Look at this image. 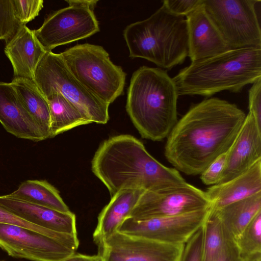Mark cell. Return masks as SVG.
I'll list each match as a JSON object with an SVG mask.
<instances>
[{
    "label": "cell",
    "mask_w": 261,
    "mask_h": 261,
    "mask_svg": "<svg viewBox=\"0 0 261 261\" xmlns=\"http://www.w3.org/2000/svg\"><path fill=\"white\" fill-rule=\"evenodd\" d=\"M246 116L236 105L217 97L192 105L167 137L166 159L185 174H200L229 149Z\"/></svg>",
    "instance_id": "1"
},
{
    "label": "cell",
    "mask_w": 261,
    "mask_h": 261,
    "mask_svg": "<svg viewBox=\"0 0 261 261\" xmlns=\"http://www.w3.org/2000/svg\"><path fill=\"white\" fill-rule=\"evenodd\" d=\"M91 169L111 197L123 190L147 191L186 181L178 170L161 164L140 140L130 135L115 136L103 141L94 154Z\"/></svg>",
    "instance_id": "2"
},
{
    "label": "cell",
    "mask_w": 261,
    "mask_h": 261,
    "mask_svg": "<svg viewBox=\"0 0 261 261\" xmlns=\"http://www.w3.org/2000/svg\"><path fill=\"white\" fill-rule=\"evenodd\" d=\"M177 89L167 70L143 66L133 74L126 110L142 138L160 141L177 121Z\"/></svg>",
    "instance_id": "3"
},
{
    "label": "cell",
    "mask_w": 261,
    "mask_h": 261,
    "mask_svg": "<svg viewBox=\"0 0 261 261\" xmlns=\"http://www.w3.org/2000/svg\"><path fill=\"white\" fill-rule=\"evenodd\" d=\"M261 78V48L230 49L191 62L173 77L179 96L241 92Z\"/></svg>",
    "instance_id": "4"
},
{
    "label": "cell",
    "mask_w": 261,
    "mask_h": 261,
    "mask_svg": "<svg viewBox=\"0 0 261 261\" xmlns=\"http://www.w3.org/2000/svg\"><path fill=\"white\" fill-rule=\"evenodd\" d=\"M123 36L130 58L146 59L166 70L188 56L186 17L173 14L163 4L147 19L127 25Z\"/></svg>",
    "instance_id": "5"
},
{
    "label": "cell",
    "mask_w": 261,
    "mask_h": 261,
    "mask_svg": "<svg viewBox=\"0 0 261 261\" xmlns=\"http://www.w3.org/2000/svg\"><path fill=\"white\" fill-rule=\"evenodd\" d=\"M60 54L73 75L102 102L110 105L122 94L126 74L102 46L77 44Z\"/></svg>",
    "instance_id": "6"
},
{
    "label": "cell",
    "mask_w": 261,
    "mask_h": 261,
    "mask_svg": "<svg viewBox=\"0 0 261 261\" xmlns=\"http://www.w3.org/2000/svg\"><path fill=\"white\" fill-rule=\"evenodd\" d=\"M33 81L45 97L60 94L91 122L106 124L109 120V105L80 83L68 70L60 54L45 53L36 68Z\"/></svg>",
    "instance_id": "7"
},
{
    "label": "cell",
    "mask_w": 261,
    "mask_h": 261,
    "mask_svg": "<svg viewBox=\"0 0 261 261\" xmlns=\"http://www.w3.org/2000/svg\"><path fill=\"white\" fill-rule=\"evenodd\" d=\"M254 0H203L208 16L231 49L261 48Z\"/></svg>",
    "instance_id": "8"
},
{
    "label": "cell",
    "mask_w": 261,
    "mask_h": 261,
    "mask_svg": "<svg viewBox=\"0 0 261 261\" xmlns=\"http://www.w3.org/2000/svg\"><path fill=\"white\" fill-rule=\"evenodd\" d=\"M68 6L50 13L33 30L46 52L94 35L100 31L94 13L97 0H66Z\"/></svg>",
    "instance_id": "9"
},
{
    "label": "cell",
    "mask_w": 261,
    "mask_h": 261,
    "mask_svg": "<svg viewBox=\"0 0 261 261\" xmlns=\"http://www.w3.org/2000/svg\"><path fill=\"white\" fill-rule=\"evenodd\" d=\"M211 207L205 191L188 183L172 182L144 191L130 217L137 220L162 218Z\"/></svg>",
    "instance_id": "10"
},
{
    "label": "cell",
    "mask_w": 261,
    "mask_h": 261,
    "mask_svg": "<svg viewBox=\"0 0 261 261\" xmlns=\"http://www.w3.org/2000/svg\"><path fill=\"white\" fill-rule=\"evenodd\" d=\"M210 207L171 216L137 220L129 217L119 232L173 245H185L204 224Z\"/></svg>",
    "instance_id": "11"
},
{
    "label": "cell",
    "mask_w": 261,
    "mask_h": 261,
    "mask_svg": "<svg viewBox=\"0 0 261 261\" xmlns=\"http://www.w3.org/2000/svg\"><path fill=\"white\" fill-rule=\"evenodd\" d=\"M0 247L15 258L32 261H61L76 250L44 234L0 223Z\"/></svg>",
    "instance_id": "12"
},
{
    "label": "cell",
    "mask_w": 261,
    "mask_h": 261,
    "mask_svg": "<svg viewBox=\"0 0 261 261\" xmlns=\"http://www.w3.org/2000/svg\"><path fill=\"white\" fill-rule=\"evenodd\" d=\"M96 245L101 261H179L184 246L131 236L118 231Z\"/></svg>",
    "instance_id": "13"
},
{
    "label": "cell",
    "mask_w": 261,
    "mask_h": 261,
    "mask_svg": "<svg viewBox=\"0 0 261 261\" xmlns=\"http://www.w3.org/2000/svg\"><path fill=\"white\" fill-rule=\"evenodd\" d=\"M261 160V127L249 112L229 148L225 166L218 184L227 182L243 173Z\"/></svg>",
    "instance_id": "14"
},
{
    "label": "cell",
    "mask_w": 261,
    "mask_h": 261,
    "mask_svg": "<svg viewBox=\"0 0 261 261\" xmlns=\"http://www.w3.org/2000/svg\"><path fill=\"white\" fill-rule=\"evenodd\" d=\"M185 17L188 32V57L191 62L231 49L206 14L203 2Z\"/></svg>",
    "instance_id": "15"
},
{
    "label": "cell",
    "mask_w": 261,
    "mask_h": 261,
    "mask_svg": "<svg viewBox=\"0 0 261 261\" xmlns=\"http://www.w3.org/2000/svg\"><path fill=\"white\" fill-rule=\"evenodd\" d=\"M0 205L21 218L59 233L77 235L76 218L71 211L62 212L8 197L0 196Z\"/></svg>",
    "instance_id": "16"
},
{
    "label": "cell",
    "mask_w": 261,
    "mask_h": 261,
    "mask_svg": "<svg viewBox=\"0 0 261 261\" xmlns=\"http://www.w3.org/2000/svg\"><path fill=\"white\" fill-rule=\"evenodd\" d=\"M0 122L17 138L35 142L45 140L11 83L0 82Z\"/></svg>",
    "instance_id": "17"
},
{
    "label": "cell",
    "mask_w": 261,
    "mask_h": 261,
    "mask_svg": "<svg viewBox=\"0 0 261 261\" xmlns=\"http://www.w3.org/2000/svg\"><path fill=\"white\" fill-rule=\"evenodd\" d=\"M5 53L13 67L14 77L33 80L34 72L46 51L33 30L24 25L7 44Z\"/></svg>",
    "instance_id": "18"
},
{
    "label": "cell",
    "mask_w": 261,
    "mask_h": 261,
    "mask_svg": "<svg viewBox=\"0 0 261 261\" xmlns=\"http://www.w3.org/2000/svg\"><path fill=\"white\" fill-rule=\"evenodd\" d=\"M205 192L211 209L219 208L261 193V160L236 177L210 186Z\"/></svg>",
    "instance_id": "19"
},
{
    "label": "cell",
    "mask_w": 261,
    "mask_h": 261,
    "mask_svg": "<svg viewBox=\"0 0 261 261\" xmlns=\"http://www.w3.org/2000/svg\"><path fill=\"white\" fill-rule=\"evenodd\" d=\"M144 191L123 190L111 197L110 202L98 217L97 224L93 234V240L96 245L117 231L122 222L130 217Z\"/></svg>",
    "instance_id": "20"
},
{
    "label": "cell",
    "mask_w": 261,
    "mask_h": 261,
    "mask_svg": "<svg viewBox=\"0 0 261 261\" xmlns=\"http://www.w3.org/2000/svg\"><path fill=\"white\" fill-rule=\"evenodd\" d=\"M211 210L219 219L227 236L235 240L261 211V193L222 207Z\"/></svg>",
    "instance_id": "21"
},
{
    "label": "cell",
    "mask_w": 261,
    "mask_h": 261,
    "mask_svg": "<svg viewBox=\"0 0 261 261\" xmlns=\"http://www.w3.org/2000/svg\"><path fill=\"white\" fill-rule=\"evenodd\" d=\"M11 83L44 139L50 138V112L46 97L33 80L14 77Z\"/></svg>",
    "instance_id": "22"
},
{
    "label": "cell",
    "mask_w": 261,
    "mask_h": 261,
    "mask_svg": "<svg viewBox=\"0 0 261 261\" xmlns=\"http://www.w3.org/2000/svg\"><path fill=\"white\" fill-rule=\"evenodd\" d=\"M8 197L62 212H69L59 191L44 180H27Z\"/></svg>",
    "instance_id": "23"
},
{
    "label": "cell",
    "mask_w": 261,
    "mask_h": 261,
    "mask_svg": "<svg viewBox=\"0 0 261 261\" xmlns=\"http://www.w3.org/2000/svg\"><path fill=\"white\" fill-rule=\"evenodd\" d=\"M45 97L50 112V138L77 126L92 123L60 94L54 93Z\"/></svg>",
    "instance_id": "24"
},
{
    "label": "cell",
    "mask_w": 261,
    "mask_h": 261,
    "mask_svg": "<svg viewBox=\"0 0 261 261\" xmlns=\"http://www.w3.org/2000/svg\"><path fill=\"white\" fill-rule=\"evenodd\" d=\"M202 229V261H213L227 241L232 239L227 235L219 219L211 208Z\"/></svg>",
    "instance_id": "25"
},
{
    "label": "cell",
    "mask_w": 261,
    "mask_h": 261,
    "mask_svg": "<svg viewBox=\"0 0 261 261\" xmlns=\"http://www.w3.org/2000/svg\"><path fill=\"white\" fill-rule=\"evenodd\" d=\"M235 241L243 261H261V211Z\"/></svg>",
    "instance_id": "26"
},
{
    "label": "cell",
    "mask_w": 261,
    "mask_h": 261,
    "mask_svg": "<svg viewBox=\"0 0 261 261\" xmlns=\"http://www.w3.org/2000/svg\"><path fill=\"white\" fill-rule=\"evenodd\" d=\"M0 223L22 227L44 234L64 243L76 251L79 247L77 235L59 233L41 227L14 215L1 205Z\"/></svg>",
    "instance_id": "27"
},
{
    "label": "cell",
    "mask_w": 261,
    "mask_h": 261,
    "mask_svg": "<svg viewBox=\"0 0 261 261\" xmlns=\"http://www.w3.org/2000/svg\"><path fill=\"white\" fill-rule=\"evenodd\" d=\"M24 25L17 16L14 0H0V40L8 43Z\"/></svg>",
    "instance_id": "28"
},
{
    "label": "cell",
    "mask_w": 261,
    "mask_h": 261,
    "mask_svg": "<svg viewBox=\"0 0 261 261\" xmlns=\"http://www.w3.org/2000/svg\"><path fill=\"white\" fill-rule=\"evenodd\" d=\"M42 0H14L17 16L21 23L26 25L38 15L43 7Z\"/></svg>",
    "instance_id": "29"
},
{
    "label": "cell",
    "mask_w": 261,
    "mask_h": 261,
    "mask_svg": "<svg viewBox=\"0 0 261 261\" xmlns=\"http://www.w3.org/2000/svg\"><path fill=\"white\" fill-rule=\"evenodd\" d=\"M228 150L215 159L200 174V179L204 184L211 186L219 182L225 166Z\"/></svg>",
    "instance_id": "30"
},
{
    "label": "cell",
    "mask_w": 261,
    "mask_h": 261,
    "mask_svg": "<svg viewBox=\"0 0 261 261\" xmlns=\"http://www.w3.org/2000/svg\"><path fill=\"white\" fill-rule=\"evenodd\" d=\"M202 226L184 245L179 261H202Z\"/></svg>",
    "instance_id": "31"
},
{
    "label": "cell",
    "mask_w": 261,
    "mask_h": 261,
    "mask_svg": "<svg viewBox=\"0 0 261 261\" xmlns=\"http://www.w3.org/2000/svg\"><path fill=\"white\" fill-rule=\"evenodd\" d=\"M202 2L203 0H165L163 4L173 14L186 17Z\"/></svg>",
    "instance_id": "32"
},
{
    "label": "cell",
    "mask_w": 261,
    "mask_h": 261,
    "mask_svg": "<svg viewBox=\"0 0 261 261\" xmlns=\"http://www.w3.org/2000/svg\"><path fill=\"white\" fill-rule=\"evenodd\" d=\"M248 98L249 112L252 114L261 127V78L252 84L249 90Z\"/></svg>",
    "instance_id": "33"
},
{
    "label": "cell",
    "mask_w": 261,
    "mask_h": 261,
    "mask_svg": "<svg viewBox=\"0 0 261 261\" xmlns=\"http://www.w3.org/2000/svg\"><path fill=\"white\" fill-rule=\"evenodd\" d=\"M213 261H243L240 256L236 241L228 239Z\"/></svg>",
    "instance_id": "34"
},
{
    "label": "cell",
    "mask_w": 261,
    "mask_h": 261,
    "mask_svg": "<svg viewBox=\"0 0 261 261\" xmlns=\"http://www.w3.org/2000/svg\"><path fill=\"white\" fill-rule=\"evenodd\" d=\"M61 261H101L100 257L97 255H88L76 252Z\"/></svg>",
    "instance_id": "35"
}]
</instances>
